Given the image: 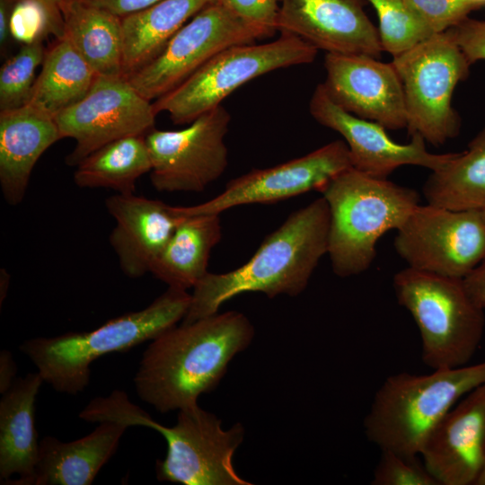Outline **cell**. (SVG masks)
I'll use <instances>...</instances> for the list:
<instances>
[{
  "instance_id": "6da1fadb",
  "label": "cell",
  "mask_w": 485,
  "mask_h": 485,
  "mask_svg": "<svg viewBox=\"0 0 485 485\" xmlns=\"http://www.w3.org/2000/svg\"><path fill=\"white\" fill-rule=\"evenodd\" d=\"M254 328L242 313L219 312L173 326L151 340L134 384L138 397L161 413L198 404L213 391L233 357L247 348Z\"/></svg>"
},
{
  "instance_id": "7a4b0ae2",
  "label": "cell",
  "mask_w": 485,
  "mask_h": 485,
  "mask_svg": "<svg viewBox=\"0 0 485 485\" xmlns=\"http://www.w3.org/2000/svg\"><path fill=\"white\" fill-rule=\"evenodd\" d=\"M329 227L330 210L323 197L291 213L246 263L225 273L207 272L195 285L182 322L215 314L225 302L247 292L269 298L300 295L327 254Z\"/></svg>"
},
{
  "instance_id": "3957f363",
  "label": "cell",
  "mask_w": 485,
  "mask_h": 485,
  "mask_svg": "<svg viewBox=\"0 0 485 485\" xmlns=\"http://www.w3.org/2000/svg\"><path fill=\"white\" fill-rule=\"evenodd\" d=\"M190 304L187 290L168 287L142 310L115 317L89 331L30 339L20 350L55 391L75 395L89 384L93 361L154 340L182 321Z\"/></svg>"
},
{
  "instance_id": "277c9868",
  "label": "cell",
  "mask_w": 485,
  "mask_h": 485,
  "mask_svg": "<svg viewBox=\"0 0 485 485\" xmlns=\"http://www.w3.org/2000/svg\"><path fill=\"white\" fill-rule=\"evenodd\" d=\"M485 384V360L472 366L401 372L380 385L364 419L367 439L381 451L419 456L445 415L476 387Z\"/></svg>"
},
{
  "instance_id": "5b68a950",
  "label": "cell",
  "mask_w": 485,
  "mask_h": 485,
  "mask_svg": "<svg viewBox=\"0 0 485 485\" xmlns=\"http://www.w3.org/2000/svg\"><path fill=\"white\" fill-rule=\"evenodd\" d=\"M330 210L328 251L333 272L341 278L367 270L378 240L398 230L419 205L417 190L351 167L321 192Z\"/></svg>"
},
{
  "instance_id": "8992f818",
  "label": "cell",
  "mask_w": 485,
  "mask_h": 485,
  "mask_svg": "<svg viewBox=\"0 0 485 485\" xmlns=\"http://www.w3.org/2000/svg\"><path fill=\"white\" fill-rule=\"evenodd\" d=\"M392 287L419 329L422 362L432 370L466 366L482 340L485 315L463 279L408 267L394 275Z\"/></svg>"
},
{
  "instance_id": "52a82bcc",
  "label": "cell",
  "mask_w": 485,
  "mask_h": 485,
  "mask_svg": "<svg viewBox=\"0 0 485 485\" xmlns=\"http://www.w3.org/2000/svg\"><path fill=\"white\" fill-rule=\"evenodd\" d=\"M318 49L289 34L263 44H240L218 52L176 88L153 102L177 125L190 124L221 105L240 86L277 69L309 64Z\"/></svg>"
},
{
  "instance_id": "ba28073f",
  "label": "cell",
  "mask_w": 485,
  "mask_h": 485,
  "mask_svg": "<svg viewBox=\"0 0 485 485\" xmlns=\"http://www.w3.org/2000/svg\"><path fill=\"white\" fill-rule=\"evenodd\" d=\"M126 424L158 431L166 440L167 454L156 462L159 481L184 485H250L236 472L233 456L244 436L241 423L229 429L221 420L198 404L179 410L177 422L164 427L135 405Z\"/></svg>"
},
{
  "instance_id": "9c48e42d",
  "label": "cell",
  "mask_w": 485,
  "mask_h": 485,
  "mask_svg": "<svg viewBox=\"0 0 485 485\" xmlns=\"http://www.w3.org/2000/svg\"><path fill=\"white\" fill-rule=\"evenodd\" d=\"M392 64L403 87L409 136L419 134L433 146L455 137L461 119L452 98L471 65L447 33L433 34L393 57Z\"/></svg>"
},
{
  "instance_id": "30bf717a",
  "label": "cell",
  "mask_w": 485,
  "mask_h": 485,
  "mask_svg": "<svg viewBox=\"0 0 485 485\" xmlns=\"http://www.w3.org/2000/svg\"><path fill=\"white\" fill-rule=\"evenodd\" d=\"M393 242L408 267L464 278L485 259V220L479 210L418 205Z\"/></svg>"
},
{
  "instance_id": "8fae6325",
  "label": "cell",
  "mask_w": 485,
  "mask_h": 485,
  "mask_svg": "<svg viewBox=\"0 0 485 485\" xmlns=\"http://www.w3.org/2000/svg\"><path fill=\"white\" fill-rule=\"evenodd\" d=\"M230 121L219 105L182 129H150L145 139L153 187L162 192H201L219 179L228 165L225 137Z\"/></svg>"
},
{
  "instance_id": "7c38bea8",
  "label": "cell",
  "mask_w": 485,
  "mask_h": 485,
  "mask_svg": "<svg viewBox=\"0 0 485 485\" xmlns=\"http://www.w3.org/2000/svg\"><path fill=\"white\" fill-rule=\"evenodd\" d=\"M257 40L258 35L248 25L216 1L186 22L158 56L126 78L143 97L155 101L218 52Z\"/></svg>"
},
{
  "instance_id": "4fadbf2b",
  "label": "cell",
  "mask_w": 485,
  "mask_h": 485,
  "mask_svg": "<svg viewBox=\"0 0 485 485\" xmlns=\"http://www.w3.org/2000/svg\"><path fill=\"white\" fill-rule=\"evenodd\" d=\"M153 103L125 76L98 75L88 93L55 117L62 138L75 141L66 163L76 166L84 158L117 139L146 135L154 128Z\"/></svg>"
},
{
  "instance_id": "5bb4252c",
  "label": "cell",
  "mask_w": 485,
  "mask_h": 485,
  "mask_svg": "<svg viewBox=\"0 0 485 485\" xmlns=\"http://www.w3.org/2000/svg\"><path fill=\"white\" fill-rule=\"evenodd\" d=\"M351 167L347 144L335 140L301 157L234 178L220 194L206 202L173 206V209L182 218L220 215L239 206L274 203L312 190L322 192L334 177Z\"/></svg>"
},
{
  "instance_id": "9a60e30c",
  "label": "cell",
  "mask_w": 485,
  "mask_h": 485,
  "mask_svg": "<svg viewBox=\"0 0 485 485\" xmlns=\"http://www.w3.org/2000/svg\"><path fill=\"white\" fill-rule=\"evenodd\" d=\"M309 111L319 124L341 135L348 146L352 167L375 178L386 179L402 165H416L435 172L456 154L430 153L419 134L410 136L407 144L395 142L382 125L355 116L336 104L322 84L313 91Z\"/></svg>"
},
{
  "instance_id": "2e32d148",
  "label": "cell",
  "mask_w": 485,
  "mask_h": 485,
  "mask_svg": "<svg viewBox=\"0 0 485 485\" xmlns=\"http://www.w3.org/2000/svg\"><path fill=\"white\" fill-rule=\"evenodd\" d=\"M324 67L322 84L340 107L386 129L406 128L403 87L392 62L366 55L327 53Z\"/></svg>"
},
{
  "instance_id": "e0dca14e",
  "label": "cell",
  "mask_w": 485,
  "mask_h": 485,
  "mask_svg": "<svg viewBox=\"0 0 485 485\" xmlns=\"http://www.w3.org/2000/svg\"><path fill=\"white\" fill-rule=\"evenodd\" d=\"M366 0H280L277 31L296 36L327 53L379 58L378 29L366 13Z\"/></svg>"
},
{
  "instance_id": "ac0fdd59",
  "label": "cell",
  "mask_w": 485,
  "mask_h": 485,
  "mask_svg": "<svg viewBox=\"0 0 485 485\" xmlns=\"http://www.w3.org/2000/svg\"><path fill=\"white\" fill-rule=\"evenodd\" d=\"M420 456L439 485H476L485 465V384L445 415Z\"/></svg>"
},
{
  "instance_id": "d6986e66",
  "label": "cell",
  "mask_w": 485,
  "mask_h": 485,
  "mask_svg": "<svg viewBox=\"0 0 485 485\" xmlns=\"http://www.w3.org/2000/svg\"><path fill=\"white\" fill-rule=\"evenodd\" d=\"M105 205L115 220L110 243L121 270L131 278L150 272L184 218L175 213L173 206L135 193H117L109 197Z\"/></svg>"
},
{
  "instance_id": "ffe728a7",
  "label": "cell",
  "mask_w": 485,
  "mask_h": 485,
  "mask_svg": "<svg viewBox=\"0 0 485 485\" xmlns=\"http://www.w3.org/2000/svg\"><path fill=\"white\" fill-rule=\"evenodd\" d=\"M60 139L54 117L31 105L0 111V186L9 205L22 201L36 163Z\"/></svg>"
},
{
  "instance_id": "44dd1931",
  "label": "cell",
  "mask_w": 485,
  "mask_h": 485,
  "mask_svg": "<svg viewBox=\"0 0 485 485\" xmlns=\"http://www.w3.org/2000/svg\"><path fill=\"white\" fill-rule=\"evenodd\" d=\"M41 375L16 378L0 400V481L2 484L32 485L40 442L35 428V401Z\"/></svg>"
},
{
  "instance_id": "7402d4cb",
  "label": "cell",
  "mask_w": 485,
  "mask_h": 485,
  "mask_svg": "<svg viewBox=\"0 0 485 485\" xmlns=\"http://www.w3.org/2000/svg\"><path fill=\"white\" fill-rule=\"evenodd\" d=\"M128 427L102 421L87 436L71 442L54 436L40 441L32 485H90L119 447Z\"/></svg>"
},
{
  "instance_id": "603a6c76",
  "label": "cell",
  "mask_w": 485,
  "mask_h": 485,
  "mask_svg": "<svg viewBox=\"0 0 485 485\" xmlns=\"http://www.w3.org/2000/svg\"><path fill=\"white\" fill-rule=\"evenodd\" d=\"M221 238L220 215L184 218L154 261L150 272L168 287L193 288L208 272L211 251Z\"/></svg>"
},
{
  "instance_id": "cb8c5ba5",
  "label": "cell",
  "mask_w": 485,
  "mask_h": 485,
  "mask_svg": "<svg viewBox=\"0 0 485 485\" xmlns=\"http://www.w3.org/2000/svg\"><path fill=\"white\" fill-rule=\"evenodd\" d=\"M216 1L161 0L121 18L124 76H128L158 56L186 22Z\"/></svg>"
},
{
  "instance_id": "d4e9b609",
  "label": "cell",
  "mask_w": 485,
  "mask_h": 485,
  "mask_svg": "<svg viewBox=\"0 0 485 485\" xmlns=\"http://www.w3.org/2000/svg\"><path fill=\"white\" fill-rule=\"evenodd\" d=\"M97 76L66 37L56 39L46 49L41 71L26 104L55 117L81 101Z\"/></svg>"
},
{
  "instance_id": "484cf974",
  "label": "cell",
  "mask_w": 485,
  "mask_h": 485,
  "mask_svg": "<svg viewBox=\"0 0 485 485\" xmlns=\"http://www.w3.org/2000/svg\"><path fill=\"white\" fill-rule=\"evenodd\" d=\"M97 75L119 77L123 73L121 18L79 3L64 13V36Z\"/></svg>"
},
{
  "instance_id": "4316f807",
  "label": "cell",
  "mask_w": 485,
  "mask_h": 485,
  "mask_svg": "<svg viewBox=\"0 0 485 485\" xmlns=\"http://www.w3.org/2000/svg\"><path fill=\"white\" fill-rule=\"evenodd\" d=\"M428 204L452 210H485V125L422 188Z\"/></svg>"
},
{
  "instance_id": "83f0119b",
  "label": "cell",
  "mask_w": 485,
  "mask_h": 485,
  "mask_svg": "<svg viewBox=\"0 0 485 485\" xmlns=\"http://www.w3.org/2000/svg\"><path fill=\"white\" fill-rule=\"evenodd\" d=\"M74 181L80 188H107L119 194L135 193L136 182L150 172L152 163L145 135L112 141L84 158Z\"/></svg>"
},
{
  "instance_id": "f1b7e54d",
  "label": "cell",
  "mask_w": 485,
  "mask_h": 485,
  "mask_svg": "<svg viewBox=\"0 0 485 485\" xmlns=\"http://www.w3.org/2000/svg\"><path fill=\"white\" fill-rule=\"evenodd\" d=\"M379 21V37L384 51L393 57L411 48L433 34L413 14L405 0H366Z\"/></svg>"
},
{
  "instance_id": "f546056e",
  "label": "cell",
  "mask_w": 485,
  "mask_h": 485,
  "mask_svg": "<svg viewBox=\"0 0 485 485\" xmlns=\"http://www.w3.org/2000/svg\"><path fill=\"white\" fill-rule=\"evenodd\" d=\"M46 48L42 40L23 44L0 69V111L25 105L36 80L35 72L42 64Z\"/></svg>"
},
{
  "instance_id": "4dcf8cb0",
  "label": "cell",
  "mask_w": 485,
  "mask_h": 485,
  "mask_svg": "<svg viewBox=\"0 0 485 485\" xmlns=\"http://www.w3.org/2000/svg\"><path fill=\"white\" fill-rule=\"evenodd\" d=\"M418 456L384 450L375 468L373 485H439Z\"/></svg>"
},
{
  "instance_id": "1f68e13d",
  "label": "cell",
  "mask_w": 485,
  "mask_h": 485,
  "mask_svg": "<svg viewBox=\"0 0 485 485\" xmlns=\"http://www.w3.org/2000/svg\"><path fill=\"white\" fill-rule=\"evenodd\" d=\"M432 34L445 32L481 8L473 0H405Z\"/></svg>"
},
{
  "instance_id": "d6a6232c",
  "label": "cell",
  "mask_w": 485,
  "mask_h": 485,
  "mask_svg": "<svg viewBox=\"0 0 485 485\" xmlns=\"http://www.w3.org/2000/svg\"><path fill=\"white\" fill-rule=\"evenodd\" d=\"M248 25L259 37H272L277 31L280 0H217Z\"/></svg>"
},
{
  "instance_id": "836d02e7",
  "label": "cell",
  "mask_w": 485,
  "mask_h": 485,
  "mask_svg": "<svg viewBox=\"0 0 485 485\" xmlns=\"http://www.w3.org/2000/svg\"><path fill=\"white\" fill-rule=\"evenodd\" d=\"M10 31L12 39L27 44L49 33L44 11L36 4L26 0H16L13 6Z\"/></svg>"
},
{
  "instance_id": "e575fe53",
  "label": "cell",
  "mask_w": 485,
  "mask_h": 485,
  "mask_svg": "<svg viewBox=\"0 0 485 485\" xmlns=\"http://www.w3.org/2000/svg\"><path fill=\"white\" fill-rule=\"evenodd\" d=\"M445 32L470 65L485 60V21L467 17Z\"/></svg>"
},
{
  "instance_id": "d590c367",
  "label": "cell",
  "mask_w": 485,
  "mask_h": 485,
  "mask_svg": "<svg viewBox=\"0 0 485 485\" xmlns=\"http://www.w3.org/2000/svg\"><path fill=\"white\" fill-rule=\"evenodd\" d=\"M161 0H82L81 3L106 10L120 18L137 13Z\"/></svg>"
},
{
  "instance_id": "8d00e7d4",
  "label": "cell",
  "mask_w": 485,
  "mask_h": 485,
  "mask_svg": "<svg viewBox=\"0 0 485 485\" xmlns=\"http://www.w3.org/2000/svg\"><path fill=\"white\" fill-rule=\"evenodd\" d=\"M463 279L464 287L472 301L485 309V259Z\"/></svg>"
},
{
  "instance_id": "74e56055",
  "label": "cell",
  "mask_w": 485,
  "mask_h": 485,
  "mask_svg": "<svg viewBox=\"0 0 485 485\" xmlns=\"http://www.w3.org/2000/svg\"><path fill=\"white\" fill-rule=\"evenodd\" d=\"M39 5L45 13L49 33L56 39L64 36V13L62 9V0H26Z\"/></svg>"
},
{
  "instance_id": "f35d334b",
  "label": "cell",
  "mask_w": 485,
  "mask_h": 485,
  "mask_svg": "<svg viewBox=\"0 0 485 485\" xmlns=\"http://www.w3.org/2000/svg\"><path fill=\"white\" fill-rule=\"evenodd\" d=\"M17 366L13 354L6 350L0 352V393H4L15 381Z\"/></svg>"
},
{
  "instance_id": "ab89813d",
  "label": "cell",
  "mask_w": 485,
  "mask_h": 485,
  "mask_svg": "<svg viewBox=\"0 0 485 485\" xmlns=\"http://www.w3.org/2000/svg\"><path fill=\"white\" fill-rule=\"evenodd\" d=\"M16 0H0V44L4 48L10 40V21L13 6Z\"/></svg>"
},
{
  "instance_id": "60d3db41",
  "label": "cell",
  "mask_w": 485,
  "mask_h": 485,
  "mask_svg": "<svg viewBox=\"0 0 485 485\" xmlns=\"http://www.w3.org/2000/svg\"><path fill=\"white\" fill-rule=\"evenodd\" d=\"M82 0H62L63 13H65L70 7L81 3Z\"/></svg>"
},
{
  "instance_id": "b9f144b4",
  "label": "cell",
  "mask_w": 485,
  "mask_h": 485,
  "mask_svg": "<svg viewBox=\"0 0 485 485\" xmlns=\"http://www.w3.org/2000/svg\"><path fill=\"white\" fill-rule=\"evenodd\" d=\"M476 485H485V465L482 469V472L477 481Z\"/></svg>"
},
{
  "instance_id": "7bdbcfd3",
  "label": "cell",
  "mask_w": 485,
  "mask_h": 485,
  "mask_svg": "<svg viewBox=\"0 0 485 485\" xmlns=\"http://www.w3.org/2000/svg\"><path fill=\"white\" fill-rule=\"evenodd\" d=\"M481 7L485 5V0H473Z\"/></svg>"
},
{
  "instance_id": "ee69618b",
  "label": "cell",
  "mask_w": 485,
  "mask_h": 485,
  "mask_svg": "<svg viewBox=\"0 0 485 485\" xmlns=\"http://www.w3.org/2000/svg\"><path fill=\"white\" fill-rule=\"evenodd\" d=\"M482 215H483V217H484V220H485V210L482 211Z\"/></svg>"
}]
</instances>
